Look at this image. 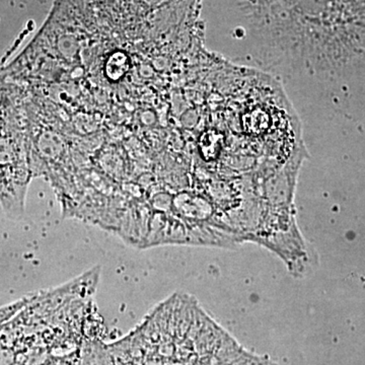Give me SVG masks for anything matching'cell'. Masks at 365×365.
<instances>
[{"label": "cell", "instance_id": "cell-1", "mask_svg": "<svg viewBox=\"0 0 365 365\" xmlns=\"http://www.w3.org/2000/svg\"><path fill=\"white\" fill-rule=\"evenodd\" d=\"M32 178L25 88L0 76V205L11 220L25 215Z\"/></svg>", "mask_w": 365, "mask_h": 365}]
</instances>
